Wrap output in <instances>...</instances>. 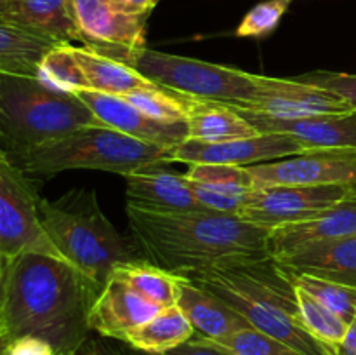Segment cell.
<instances>
[{"label": "cell", "instance_id": "ee69618b", "mask_svg": "<svg viewBox=\"0 0 356 355\" xmlns=\"http://www.w3.org/2000/svg\"><path fill=\"white\" fill-rule=\"evenodd\" d=\"M6 150H3V146H2V139H0V155H6Z\"/></svg>", "mask_w": 356, "mask_h": 355}, {"label": "cell", "instance_id": "7402d4cb", "mask_svg": "<svg viewBox=\"0 0 356 355\" xmlns=\"http://www.w3.org/2000/svg\"><path fill=\"white\" fill-rule=\"evenodd\" d=\"M186 125L188 138L205 143L232 141L261 134L232 104L193 97L190 101Z\"/></svg>", "mask_w": 356, "mask_h": 355}, {"label": "cell", "instance_id": "484cf974", "mask_svg": "<svg viewBox=\"0 0 356 355\" xmlns=\"http://www.w3.org/2000/svg\"><path fill=\"white\" fill-rule=\"evenodd\" d=\"M56 42L0 19V73L37 77L38 63Z\"/></svg>", "mask_w": 356, "mask_h": 355}, {"label": "cell", "instance_id": "e575fe53", "mask_svg": "<svg viewBox=\"0 0 356 355\" xmlns=\"http://www.w3.org/2000/svg\"><path fill=\"white\" fill-rule=\"evenodd\" d=\"M190 187L191 190H193L195 197H197L198 204H200L202 207L207 209V211L222 212V214H233V216H240V212H242L243 207H245L247 197H249L250 194V191L247 195L225 194V191L212 190V188L193 183V181H190Z\"/></svg>", "mask_w": 356, "mask_h": 355}, {"label": "cell", "instance_id": "5b68a950", "mask_svg": "<svg viewBox=\"0 0 356 355\" xmlns=\"http://www.w3.org/2000/svg\"><path fill=\"white\" fill-rule=\"evenodd\" d=\"M89 125L103 124L76 94L49 89L37 77L0 73V139L7 153L45 145Z\"/></svg>", "mask_w": 356, "mask_h": 355}, {"label": "cell", "instance_id": "1f68e13d", "mask_svg": "<svg viewBox=\"0 0 356 355\" xmlns=\"http://www.w3.org/2000/svg\"><path fill=\"white\" fill-rule=\"evenodd\" d=\"M205 341L233 355H302L301 352L294 350L292 347L285 345L284 341L268 336V334L261 333L254 327L236 331V333L221 338V340Z\"/></svg>", "mask_w": 356, "mask_h": 355}, {"label": "cell", "instance_id": "30bf717a", "mask_svg": "<svg viewBox=\"0 0 356 355\" xmlns=\"http://www.w3.org/2000/svg\"><path fill=\"white\" fill-rule=\"evenodd\" d=\"M355 191L344 187H302L277 184L256 187L247 197L240 218L266 230L305 221Z\"/></svg>", "mask_w": 356, "mask_h": 355}, {"label": "cell", "instance_id": "2e32d148", "mask_svg": "<svg viewBox=\"0 0 356 355\" xmlns=\"http://www.w3.org/2000/svg\"><path fill=\"white\" fill-rule=\"evenodd\" d=\"M353 235H356V190L305 221L270 230L268 251L271 258H278L313 244Z\"/></svg>", "mask_w": 356, "mask_h": 355}, {"label": "cell", "instance_id": "f546056e", "mask_svg": "<svg viewBox=\"0 0 356 355\" xmlns=\"http://www.w3.org/2000/svg\"><path fill=\"white\" fill-rule=\"evenodd\" d=\"M186 180L212 190L232 195H247L254 188L249 167L229 164H188Z\"/></svg>", "mask_w": 356, "mask_h": 355}, {"label": "cell", "instance_id": "4dcf8cb0", "mask_svg": "<svg viewBox=\"0 0 356 355\" xmlns=\"http://www.w3.org/2000/svg\"><path fill=\"white\" fill-rule=\"evenodd\" d=\"M289 277L294 282V285L301 287L316 301L332 310L346 324H351L356 319V287L323 281L312 275H289Z\"/></svg>", "mask_w": 356, "mask_h": 355}, {"label": "cell", "instance_id": "8fae6325", "mask_svg": "<svg viewBox=\"0 0 356 355\" xmlns=\"http://www.w3.org/2000/svg\"><path fill=\"white\" fill-rule=\"evenodd\" d=\"M302 152H306V148L298 139L278 132L221 143H205L186 138L181 145L170 150L167 162L229 164L250 167Z\"/></svg>", "mask_w": 356, "mask_h": 355}, {"label": "cell", "instance_id": "d6986e66", "mask_svg": "<svg viewBox=\"0 0 356 355\" xmlns=\"http://www.w3.org/2000/svg\"><path fill=\"white\" fill-rule=\"evenodd\" d=\"M273 260L287 275H312L356 287V235L313 244Z\"/></svg>", "mask_w": 356, "mask_h": 355}, {"label": "cell", "instance_id": "9a60e30c", "mask_svg": "<svg viewBox=\"0 0 356 355\" xmlns=\"http://www.w3.org/2000/svg\"><path fill=\"white\" fill-rule=\"evenodd\" d=\"M82 44L90 49L146 47V21L115 9L108 0H72Z\"/></svg>", "mask_w": 356, "mask_h": 355}, {"label": "cell", "instance_id": "8992f818", "mask_svg": "<svg viewBox=\"0 0 356 355\" xmlns=\"http://www.w3.org/2000/svg\"><path fill=\"white\" fill-rule=\"evenodd\" d=\"M7 155L23 173L38 176H52L72 169H92L125 178L153 164H169V150L139 141L106 125L76 129L45 145Z\"/></svg>", "mask_w": 356, "mask_h": 355}, {"label": "cell", "instance_id": "44dd1931", "mask_svg": "<svg viewBox=\"0 0 356 355\" xmlns=\"http://www.w3.org/2000/svg\"><path fill=\"white\" fill-rule=\"evenodd\" d=\"M176 305L183 310L193 326L195 336L204 340H221L236 331L250 327L249 322L232 306L183 275Z\"/></svg>", "mask_w": 356, "mask_h": 355}, {"label": "cell", "instance_id": "e0dca14e", "mask_svg": "<svg viewBox=\"0 0 356 355\" xmlns=\"http://www.w3.org/2000/svg\"><path fill=\"white\" fill-rule=\"evenodd\" d=\"M163 164H153L125 176L127 205L152 212L204 209L198 204L186 176L167 169Z\"/></svg>", "mask_w": 356, "mask_h": 355}, {"label": "cell", "instance_id": "60d3db41", "mask_svg": "<svg viewBox=\"0 0 356 355\" xmlns=\"http://www.w3.org/2000/svg\"><path fill=\"white\" fill-rule=\"evenodd\" d=\"M9 343H10V338L7 336L3 331H0V355H6L7 348H9Z\"/></svg>", "mask_w": 356, "mask_h": 355}, {"label": "cell", "instance_id": "52a82bcc", "mask_svg": "<svg viewBox=\"0 0 356 355\" xmlns=\"http://www.w3.org/2000/svg\"><path fill=\"white\" fill-rule=\"evenodd\" d=\"M138 70L141 75L167 90L193 97V100L219 101L242 106L249 103L261 87V75L216 65L184 56L143 49H94Z\"/></svg>", "mask_w": 356, "mask_h": 355}, {"label": "cell", "instance_id": "277c9868", "mask_svg": "<svg viewBox=\"0 0 356 355\" xmlns=\"http://www.w3.org/2000/svg\"><path fill=\"white\" fill-rule=\"evenodd\" d=\"M40 221L61 258L97 289L110 281L117 265L139 258L101 209L96 191L75 188L58 200H40Z\"/></svg>", "mask_w": 356, "mask_h": 355}, {"label": "cell", "instance_id": "83f0119b", "mask_svg": "<svg viewBox=\"0 0 356 355\" xmlns=\"http://www.w3.org/2000/svg\"><path fill=\"white\" fill-rule=\"evenodd\" d=\"M296 296H298L299 319H301V324L305 326V329L316 341H320L327 348H330L334 354L337 345L343 341L350 324L344 322L332 310L323 306L322 303L316 301L313 296H309L308 292L302 291L298 285H296Z\"/></svg>", "mask_w": 356, "mask_h": 355}, {"label": "cell", "instance_id": "4fadbf2b", "mask_svg": "<svg viewBox=\"0 0 356 355\" xmlns=\"http://www.w3.org/2000/svg\"><path fill=\"white\" fill-rule=\"evenodd\" d=\"M75 94L89 106V110L96 115L101 124L118 132H124L139 141L156 145L170 152L188 138L186 122L167 124V122L155 120L132 106L122 96L97 93V90L90 89H82Z\"/></svg>", "mask_w": 356, "mask_h": 355}, {"label": "cell", "instance_id": "f6af8a7d", "mask_svg": "<svg viewBox=\"0 0 356 355\" xmlns=\"http://www.w3.org/2000/svg\"><path fill=\"white\" fill-rule=\"evenodd\" d=\"M0 2H6V0H0Z\"/></svg>", "mask_w": 356, "mask_h": 355}, {"label": "cell", "instance_id": "ab89813d", "mask_svg": "<svg viewBox=\"0 0 356 355\" xmlns=\"http://www.w3.org/2000/svg\"><path fill=\"white\" fill-rule=\"evenodd\" d=\"M334 355H356V319L348 326L346 334L336 347Z\"/></svg>", "mask_w": 356, "mask_h": 355}, {"label": "cell", "instance_id": "ffe728a7", "mask_svg": "<svg viewBox=\"0 0 356 355\" xmlns=\"http://www.w3.org/2000/svg\"><path fill=\"white\" fill-rule=\"evenodd\" d=\"M0 19L56 44L82 42L72 0H6L0 2Z\"/></svg>", "mask_w": 356, "mask_h": 355}, {"label": "cell", "instance_id": "bcb514c9", "mask_svg": "<svg viewBox=\"0 0 356 355\" xmlns=\"http://www.w3.org/2000/svg\"><path fill=\"white\" fill-rule=\"evenodd\" d=\"M159 2H160V0H159Z\"/></svg>", "mask_w": 356, "mask_h": 355}, {"label": "cell", "instance_id": "836d02e7", "mask_svg": "<svg viewBox=\"0 0 356 355\" xmlns=\"http://www.w3.org/2000/svg\"><path fill=\"white\" fill-rule=\"evenodd\" d=\"M294 79L336 94V96H339L341 100L346 101L351 108L356 110V73L312 72L294 77Z\"/></svg>", "mask_w": 356, "mask_h": 355}, {"label": "cell", "instance_id": "d4e9b609", "mask_svg": "<svg viewBox=\"0 0 356 355\" xmlns=\"http://www.w3.org/2000/svg\"><path fill=\"white\" fill-rule=\"evenodd\" d=\"M111 277L127 284L132 291L160 308L176 305L179 298L181 275L172 274L145 258H136L117 265L111 271Z\"/></svg>", "mask_w": 356, "mask_h": 355}, {"label": "cell", "instance_id": "b9f144b4", "mask_svg": "<svg viewBox=\"0 0 356 355\" xmlns=\"http://www.w3.org/2000/svg\"><path fill=\"white\" fill-rule=\"evenodd\" d=\"M3 271H6V260L0 256V282L3 281Z\"/></svg>", "mask_w": 356, "mask_h": 355}, {"label": "cell", "instance_id": "f1b7e54d", "mask_svg": "<svg viewBox=\"0 0 356 355\" xmlns=\"http://www.w3.org/2000/svg\"><path fill=\"white\" fill-rule=\"evenodd\" d=\"M122 97L148 117L167 122V124L186 122L191 101V97L181 96V94L167 90L160 86L132 90Z\"/></svg>", "mask_w": 356, "mask_h": 355}, {"label": "cell", "instance_id": "603a6c76", "mask_svg": "<svg viewBox=\"0 0 356 355\" xmlns=\"http://www.w3.org/2000/svg\"><path fill=\"white\" fill-rule=\"evenodd\" d=\"M73 54L82 68L87 79V86L90 90L97 93L113 94V96H125L138 89H148L155 87L156 84L146 79L145 75L134 70L132 66L110 58V56L97 52L94 49L82 45H73Z\"/></svg>", "mask_w": 356, "mask_h": 355}, {"label": "cell", "instance_id": "6da1fadb", "mask_svg": "<svg viewBox=\"0 0 356 355\" xmlns=\"http://www.w3.org/2000/svg\"><path fill=\"white\" fill-rule=\"evenodd\" d=\"M99 289L66 260L28 251L6 261L2 329L10 340L37 336L58 355H72L89 338V312Z\"/></svg>", "mask_w": 356, "mask_h": 355}, {"label": "cell", "instance_id": "cb8c5ba5", "mask_svg": "<svg viewBox=\"0 0 356 355\" xmlns=\"http://www.w3.org/2000/svg\"><path fill=\"white\" fill-rule=\"evenodd\" d=\"M195 336V329L177 305L165 306L159 313L127 334L125 343L139 354H163Z\"/></svg>", "mask_w": 356, "mask_h": 355}, {"label": "cell", "instance_id": "4316f807", "mask_svg": "<svg viewBox=\"0 0 356 355\" xmlns=\"http://www.w3.org/2000/svg\"><path fill=\"white\" fill-rule=\"evenodd\" d=\"M37 79L58 93L75 94L82 89H89L86 75L73 54L72 44H58L45 52L38 63Z\"/></svg>", "mask_w": 356, "mask_h": 355}, {"label": "cell", "instance_id": "f35d334b", "mask_svg": "<svg viewBox=\"0 0 356 355\" xmlns=\"http://www.w3.org/2000/svg\"><path fill=\"white\" fill-rule=\"evenodd\" d=\"M115 9L134 16H149L159 0H108Z\"/></svg>", "mask_w": 356, "mask_h": 355}, {"label": "cell", "instance_id": "7c38bea8", "mask_svg": "<svg viewBox=\"0 0 356 355\" xmlns=\"http://www.w3.org/2000/svg\"><path fill=\"white\" fill-rule=\"evenodd\" d=\"M235 108L278 118H302L355 110L346 101L325 89L298 79H273L266 75H261L259 93L249 103Z\"/></svg>", "mask_w": 356, "mask_h": 355}, {"label": "cell", "instance_id": "7bdbcfd3", "mask_svg": "<svg viewBox=\"0 0 356 355\" xmlns=\"http://www.w3.org/2000/svg\"><path fill=\"white\" fill-rule=\"evenodd\" d=\"M0 306H2V282H0ZM0 331L2 329V320H0Z\"/></svg>", "mask_w": 356, "mask_h": 355}, {"label": "cell", "instance_id": "5bb4252c", "mask_svg": "<svg viewBox=\"0 0 356 355\" xmlns=\"http://www.w3.org/2000/svg\"><path fill=\"white\" fill-rule=\"evenodd\" d=\"M261 134H287L306 150L356 148V110L302 118H278L236 108Z\"/></svg>", "mask_w": 356, "mask_h": 355}, {"label": "cell", "instance_id": "d590c367", "mask_svg": "<svg viewBox=\"0 0 356 355\" xmlns=\"http://www.w3.org/2000/svg\"><path fill=\"white\" fill-rule=\"evenodd\" d=\"M6 355H58V352L42 338L19 336L10 340Z\"/></svg>", "mask_w": 356, "mask_h": 355}, {"label": "cell", "instance_id": "8d00e7d4", "mask_svg": "<svg viewBox=\"0 0 356 355\" xmlns=\"http://www.w3.org/2000/svg\"><path fill=\"white\" fill-rule=\"evenodd\" d=\"M141 355H152V354H141ZM156 355H233V354H228V352L207 343V341L202 340V338L193 336L190 341H186V343L179 345V347L172 348V350L169 352H163V354H156Z\"/></svg>", "mask_w": 356, "mask_h": 355}, {"label": "cell", "instance_id": "9c48e42d", "mask_svg": "<svg viewBox=\"0 0 356 355\" xmlns=\"http://www.w3.org/2000/svg\"><path fill=\"white\" fill-rule=\"evenodd\" d=\"M256 187L302 184L356 190V148L306 150L298 155L249 167Z\"/></svg>", "mask_w": 356, "mask_h": 355}, {"label": "cell", "instance_id": "3957f363", "mask_svg": "<svg viewBox=\"0 0 356 355\" xmlns=\"http://www.w3.org/2000/svg\"><path fill=\"white\" fill-rule=\"evenodd\" d=\"M238 312L250 327L302 355H334L299 319L296 285L273 258L183 275Z\"/></svg>", "mask_w": 356, "mask_h": 355}, {"label": "cell", "instance_id": "ac0fdd59", "mask_svg": "<svg viewBox=\"0 0 356 355\" xmlns=\"http://www.w3.org/2000/svg\"><path fill=\"white\" fill-rule=\"evenodd\" d=\"M160 310V306L132 291L127 284L110 277L90 306L89 329L97 336L125 341L131 331L152 319Z\"/></svg>", "mask_w": 356, "mask_h": 355}, {"label": "cell", "instance_id": "ba28073f", "mask_svg": "<svg viewBox=\"0 0 356 355\" xmlns=\"http://www.w3.org/2000/svg\"><path fill=\"white\" fill-rule=\"evenodd\" d=\"M26 176L7 153L0 155V256L9 261L37 251L61 258L42 226V198Z\"/></svg>", "mask_w": 356, "mask_h": 355}, {"label": "cell", "instance_id": "d6a6232c", "mask_svg": "<svg viewBox=\"0 0 356 355\" xmlns=\"http://www.w3.org/2000/svg\"><path fill=\"white\" fill-rule=\"evenodd\" d=\"M291 3L292 0H264V2L254 6L236 28V37L263 38L273 33Z\"/></svg>", "mask_w": 356, "mask_h": 355}, {"label": "cell", "instance_id": "74e56055", "mask_svg": "<svg viewBox=\"0 0 356 355\" xmlns=\"http://www.w3.org/2000/svg\"><path fill=\"white\" fill-rule=\"evenodd\" d=\"M72 355H125L124 350L110 343V338H87Z\"/></svg>", "mask_w": 356, "mask_h": 355}, {"label": "cell", "instance_id": "7a4b0ae2", "mask_svg": "<svg viewBox=\"0 0 356 355\" xmlns=\"http://www.w3.org/2000/svg\"><path fill=\"white\" fill-rule=\"evenodd\" d=\"M125 212L138 253L176 275L271 258L270 230L240 216L207 209L152 212L131 205Z\"/></svg>", "mask_w": 356, "mask_h": 355}]
</instances>
